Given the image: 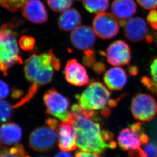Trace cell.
Here are the masks:
<instances>
[{"instance_id":"obj_23","label":"cell","mask_w":157,"mask_h":157,"mask_svg":"<svg viewBox=\"0 0 157 157\" xmlns=\"http://www.w3.org/2000/svg\"><path fill=\"white\" fill-rule=\"evenodd\" d=\"M13 106L6 101H0V124L10 120L14 114Z\"/></svg>"},{"instance_id":"obj_31","label":"cell","mask_w":157,"mask_h":157,"mask_svg":"<svg viewBox=\"0 0 157 157\" xmlns=\"http://www.w3.org/2000/svg\"><path fill=\"white\" fill-rule=\"evenodd\" d=\"M150 133L153 140L152 142L157 144V119L151 124L150 127Z\"/></svg>"},{"instance_id":"obj_5","label":"cell","mask_w":157,"mask_h":157,"mask_svg":"<svg viewBox=\"0 0 157 157\" xmlns=\"http://www.w3.org/2000/svg\"><path fill=\"white\" fill-rule=\"evenodd\" d=\"M45 124L34 130L29 139V147L39 153L51 151L56 145V131L59 122L56 119L49 118L46 121Z\"/></svg>"},{"instance_id":"obj_9","label":"cell","mask_w":157,"mask_h":157,"mask_svg":"<svg viewBox=\"0 0 157 157\" xmlns=\"http://www.w3.org/2000/svg\"><path fill=\"white\" fill-rule=\"evenodd\" d=\"M95 34L102 39H109L116 37L120 30V24L114 15L109 13L98 14L93 21Z\"/></svg>"},{"instance_id":"obj_14","label":"cell","mask_w":157,"mask_h":157,"mask_svg":"<svg viewBox=\"0 0 157 157\" xmlns=\"http://www.w3.org/2000/svg\"><path fill=\"white\" fill-rule=\"evenodd\" d=\"M64 74L67 82L73 86H83L89 82V75L86 69L74 59L67 62L64 69Z\"/></svg>"},{"instance_id":"obj_24","label":"cell","mask_w":157,"mask_h":157,"mask_svg":"<svg viewBox=\"0 0 157 157\" xmlns=\"http://www.w3.org/2000/svg\"><path fill=\"white\" fill-rule=\"evenodd\" d=\"M52 10L56 12H64L72 6L73 0H46Z\"/></svg>"},{"instance_id":"obj_10","label":"cell","mask_w":157,"mask_h":157,"mask_svg":"<svg viewBox=\"0 0 157 157\" xmlns=\"http://www.w3.org/2000/svg\"><path fill=\"white\" fill-rule=\"evenodd\" d=\"M123 27L125 37L131 41L138 42L145 40L149 43L154 41L148 25L142 18L135 17L130 18L126 21Z\"/></svg>"},{"instance_id":"obj_18","label":"cell","mask_w":157,"mask_h":157,"mask_svg":"<svg viewBox=\"0 0 157 157\" xmlns=\"http://www.w3.org/2000/svg\"><path fill=\"white\" fill-rule=\"evenodd\" d=\"M22 137V129L15 123H5L0 127V137L5 145H15L21 141Z\"/></svg>"},{"instance_id":"obj_29","label":"cell","mask_w":157,"mask_h":157,"mask_svg":"<svg viewBox=\"0 0 157 157\" xmlns=\"http://www.w3.org/2000/svg\"><path fill=\"white\" fill-rule=\"evenodd\" d=\"M147 20L150 26L157 31V10H151L147 16Z\"/></svg>"},{"instance_id":"obj_37","label":"cell","mask_w":157,"mask_h":157,"mask_svg":"<svg viewBox=\"0 0 157 157\" xmlns=\"http://www.w3.org/2000/svg\"></svg>"},{"instance_id":"obj_28","label":"cell","mask_w":157,"mask_h":157,"mask_svg":"<svg viewBox=\"0 0 157 157\" xmlns=\"http://www.w3.org/2000/svg\"><path fill=\"white\" fill-rule=\"evenodd\" d=\"M141 7L147 10H153L157 8V0H137Z\"/></svg>"},{"instance_id":"obj_27","label":"cell","mask_w":157,"mask_h":157,"mask_svg":"<svg viewBox=\"0 0 157 157\" xmlns=\"http://www.w3.org/2000/svg\"><path fill=\"white\" fill-rule=\"evenodd\" d=\"M143 145V151L147 157H157V144L149 142Z\"/></svg>"},{"instance_id":"obj_36","label":"cell","mask_w":157,"mask_h":157,"mask_svg":"<svg viewBox=\"0 0 157 157\" xmlns=\"http://www.w3.org/2000/svg\"><path fill=\"white\" fill-rule=\"evenodd\" d=\"M156 44H157V36H156Z\"/></svg>"},{"instance_id":"obj_22","label":"cell","mask_w":157,"mask_h":157,"mask_svg":"<svg viewBox=\"0 0 157 157\" xmlns=\"http://www.w3.org/2000/svg\"><path fill=\"white\" fill-rule=\"evenodd\" d=\"M0 157H30L21 144H18L10 148L0 150Z\"/></svg>"},{"instance_id":"obj_16","label":"cell","mask_w":157,"mask_h":157,"mask_svg":"<svg viewBox=\"0 0 157 157\" xmlns=\"http://www.w3.org/2000/svg\"><path fill=\"white\" fill-rule=\"evenodd\" d=\"M111 11L119 24L123 27L128 19L132 17L137 11V5L133 0H114L111 4Z\"/></svg>"},{"instance_id":"obj_13","label":"cell","mask_w":157,"mask_h":157,"mask_svg":"<svg viewBox=\"0 0 157 157\" xmlns=\"http://www.w3.org/2000/svg\"><path fill=\"white\" fill-rule=\"evenodd\" d=\"M93 29L86 25L79 26L73 30L70 39L76 49L86 51L92 49L96 43V37Z\"/></svg>"},{"instance_id":"obj_20","label":"cell","mask_w":157,"mask_h":157,"mask_svg":"<svg viewBox=\"0 0 157 157\" xmlns=\"http://www.w3.org/2000/svg\"><path fill=\"white\" fill-rule=\"evenodd\" d=\"M82 3L88 12L99 14L108 10L109 0H82Z\"/></svg>"},{"instance_id":"obj_33","label":"cell","mask_w":157,"mask_h":157,"mask_svg":"<svg viewBox=\"0 0 157 157\" xmlns=\"http://www.w3.org/2000/svg\"><path fill=\"white\" fill-rule=\"evenodd\" d=\"M75 157H100L99 155L88 153L82 151H79L75 153Z\"/></svg>"},{"instance_id":"obj_19","label":"cell","mask_w":157,"mask_h":157,"mask_svg":"<svg viewBox=\"0 0 157 157\" xmlns=\"http://www.w3.org/2000/svg\"><path fill=\"white\" fill-rule=\"evenodd\" d=\"M58 22L59 28L62 31H71L79 26L82 23V17L77 10L69 9L61 14Z\"/></svg>"},{"instance_id":"obj_32","label":"cell","mask_w":157,"mask_h":157,"mask_svg":"<svg viewBox=\"0 0 157 157\" xmlns=\"http://www.w3.org/2000/svg\"><path fill=\"white\" fill-rule=\"evenodd\" d=\"M129 157H147L143 150L139 148L137 150H132L129 153Z\"/></svg>"},{"instance_id":"obj_25","label":"cell","mask_w":157,"mask_h":157,"mask_svg":"<svg viewBox=\"0 0 157 157\" xmlns=\"http://www.w3.org/2000/svg\"><path fill=\"white\" fill-rule=\"evenodd\" d=\"M30 0H0V6L11 12H17Z\"/></svg>"},{"instance_id":"obj_6","label":"cell","mask_w":157,"mask_h":157,"mask_svg":"<svg viewBox=\"0 0 157 157\" xmlns=\"http://www.w3.org/2000/svg\"><path fill=\"white\" fill-rule=\"evenodd\" d=\"M43 101L48 114L62 121L66 120L70 117L69 100L55 88L49 89L45 92L43 96Z\"/></svg>"},{"instance_id":"obj_4","label":"cell","mask_w":157,"mask_h":157,"mask_svg":"<svg viewBox=\"0 0 157 157\" xmlns=\"http://www.w3.org/2000/svg\"><path fill=\"white\" fill-rule=\"evenodd\" d=\"M17 32L12 22L3 24L0 28V72L5 76L17 64H22L17 41Z\"/></svg>"},{"instance_id":"obj_34","label":"cell","mask_w":157,"mask_h":157,"mask_svg":"<svg viewBox=\"0 0 157 157\" xmlns=\"http://www.w3.org/2000/svg\"><path fill=\"white\" fill-rule=\"evenodd\" d=\"M54 157H73V156L67 151H62L57 153Z\"/></svg>"},{"instance_id":"obj_7","label":"cell","mask_w":157,"mask_h":157,"mask_svg":"<svg viewBox=\"0 0 157 157\" xmlns=\"http://www.w3.org/2000/svg\"><path fill=\"white\" fill-rule=\"evenodd\" d=\"M118 144L122 150L132 151L140 148L150 141L140 123H136L123 129L119 134Z\"/></svg>"},{"instance_id":"obj_15","label":"cell","mask_w":157,"mask_h":157,"mask_svg":"<svg viewBox=\"0 0 157 157\" xmlns=\"http://www.w3.org/2000/svg\"><path fill=\"white\" fill-rule=\"evenodd\" d=\"M21 9L22 15L34 24H42L48 20L46 8L40 0H30Z\"/></svg>"},{"instance_id":"obj_17","label":"cell","mask_w":157,"mask_h":157,"mask_svg":"<svg viewBox=\"0 0 157 157\" xmlns=\"http://www.w3.org/2000/svg\"><path fill=\"white\" fill-rule=\"evenodd\" d=\"M126 72L120 67H113L106 72L104 82L108 89L113 90H122L127 82Z\"/></svg>"},{"instance_id":"obj_3","label":"cell","mask_w":157,"mask_h":157,"mask_svg":"<svg viewBox=\"0 0 157 157\" xmlns=\"http://www.w3.org/2000/svg\"><path fill=\"white\" fill-rule=\"evenodd\" d=\"M79 105L89 111H100L103 116L109 115L110 108L117 105V100L111 99V93L100 82H93L81 94L76 96Z\"/></svg>"},{"instance_id":"obj_12","label":"cell","mask_w":157,"mask_h":157,"mask_svg":"<svg viewBox=\"0 0 157 157\" xmlns=\"http://www.w3.org/2000/svg\"><path fill=\"white\" fill-rule=\"evenodd\" d=\"M56 135L59 150L67 152L76 150L75 129L70 115L68 119L59 124L56 131Z\"/></svg>"},{"instance_id":"obj_2","label":"cell","mask_w":157,"mask_h":157,"mask_svg":"<svg viewBox=\"0 0 157 157\" xmlns=\"http://www.w3.org/2000/svg\"><path fill=\"white\" fill-rule=\"evenodd\" d=\"M61 67L59 59L52 49L41 54H33L26 59L24 67L25 77L32 86H39L51 83L55 71Z\"/></svg>"},{"instance_id":"obj_30","label":"cell","mask_w":157,"mask_h":157,"mask_svg":"<svg viewBox=\"0 0 157 157\" xmlns=\"http://www.w3.org/2000/svg\"><path fill=\"white\" fill-rule=\"evenodd\" d=\"M10 93V88L7 83L0 80V101L7 97Z\"/></svg>"},{"instance_id":"obj_21","label":"cell","mask_w":157,"mask_h":157,"mask_svg":"<svg viewBox=\"0 0 157 157\" xmlns=\"http://www.w3.org/2000/svg\"><path fill=\"white\" fill-rule=\"evenodd\" d=\"M151 77H144L141 82L152 92L157 93V58L154 59L150 66Z\"/></svg>"},{"instance_id":"obj_1","label":"cell","mask_w":157,"mask_h":157,"mask_svg":"<svg viewBox=\"0 0 157 157\" xmlns=\"http://www.w3.org/2000/svg\"><path fill=\"white\" fill-rule=\"evenodd\" d=\"M82 108L79 104L71 107L70 117L76 131V143L82 151L102 154L108 148H116L113 133L102 130L97 121L96 113Z\"/></svg>"},{"instance_id":"obj_26","label":"cell","mask_w":157,"mask_h":157,"mask_svg":"<svg viewBox=\"0 0 157 157\" xmlns=\"http://www.w3.org/2000/svg\"><path fill=\"white\" fill-rule=\"evenodd\" d=\"M35 44V40L29 36H23L19 41L20 48L25 51L31 50Z\"/></svg>"},{"instance_id":"obj_35","label":"cell","mask_w":157,"mask_h":157,"mask_svg":"<svg viewBox=\"0 0 157 157\" xmlns=\"http://www.w3.org/2000/svg\"><path fill=\"white\" fill-rule=\"evenodd\" d=\"M1 140H0V148H1Z\"/></svg>"},{"instance_id":"obj_11","label":"cell","mask_w":157,"mask_h":157,"mask_svg":"<svg viewBox=\"0 0 157 157\" xmlns=\"http://www.w3.org/2000/svg\"><path fill=\"white\" fill-rule=\"evenodd\" d=\"M106 55L108 63L114 66L129 65L132 58L130 47L122 40L111 43L107 49Z\"/></svg>"},{"instance_id":"obj_8","label":"cell","mask_w":157,"mask_h":157,"mask_svg":"<svg viewBox=\"0 0 157 157\" xmlns=\"http://www.w3.org/2000/svg\"><path fill=\"white\" fill-rule=\"evenodd\" d=\"M131 109L135 119L142 122H150L157 114V103L150 95L138 94L132 100Z\"/></svg>"}]
</instances>
